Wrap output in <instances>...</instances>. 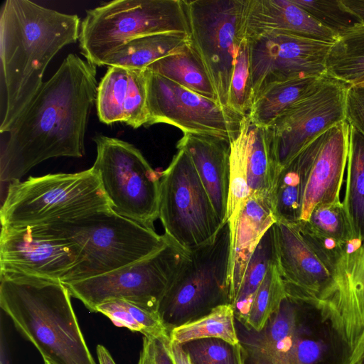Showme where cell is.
Returning a JSON list of instances; mask_svg holds the SVG:
<instances>
[{"instance_id": "obj_16", "label": "cell", "mask_w": 364, "mask_h": 364, "mask_svg": "<svg viewBox=\"0 0 364 364\" xmlns=\"http://www.w3.org/2000/svg\"><path fill=\"white\" fill-rule=\"evenodd\" d=\"M146 70V126L165 123L183 133L212 135L229 142L238 135L243 117L156 73Z\"/></svg>"}, {"instance_id": "obj_7", "label": "cell", "mask_w": 364, "mask_h": 364, "mask_svg": "<svg viewBox=\"0 0 364 364\" xmlns=\"http://www.w3.org/2000/svg\"><path fill=\"white\" fill-rule=\"evenodd\" d=\"M45 226L76 242L85 255V262L63 284L119 269L152 255L170 241L155 229L112 210Z\"/></svg>"}, {"instance_id": "obj_31", "label": "cell", "mask_w": 364, "mask_h": 364, "mask_svg": "<svg viewBox=\"0 0 364 364\" xmlns=\"http://www.w3.org/2000/svg\"><path fill=\"white\" fill-rule=\"evenodd\" d=\"M169 338L179 345L198 339L218 338L237 346L240 341L233 306L230 304L220 305L208 314L173 328Z\"/></svg>"}, {"instance_id": "obj_17", "label": "cell", "mask_w": 364, "mask_h": 364, "mask_svg": "<svg viewBox=\"0 0 364 364\" xmlns=\"http://www.w3.org/2000/svg\"><path fill=\"white\" fill-rule=\"evenodd\" d=\"M246 39L250 55L252 102L271 82L326 75V60L333 43L284 32Z\"/></svg>"}, {"instance_id": "obj_36", "label": "cell", "mask_w": 364, "mask_h": 364, "mask_svg": "<svg viewBox=\"0 0 364 364\" xmlns=\"http://www.w3.org/2000/svg\"><path fill=\"white\" fill-rule=\"evenodd\" d=\"M252 105V77L250 55L247 40L245 38L239 47L230 80L228 107L244 117Z\"/></svg>"}, {"instance_id": "obj_41", "label": "cell", "mask_w": 364, "mask_h": 364, "mask_svg": "<svg viewBox=\"0 0 364 364\" xmlns=\"http://www.w3.org/2000/svg\"><path fill=\"white\" fill-rule=\"evenodd\" d=\"M346 120L364 136V87L353 85L348 87Z\"/></svg>"}, {"instance_id": "obj_40", "label": "cell", "mask_w": 364, "mask_h": 364, "mask_svg": "<svg viewBox=\"0 0 364 364\" xmlns=\"http://www.w3.org/2000/svg\"><path fill=\"white\" fill-rule=\"evenodd\" d=\"M168 339L144 336L138 364H173L167 348Z\"/></svg>"}, {"instance_id": "obj_22", "label": "cell", "mask_w": 364, "mask_h": 364, "mask_svg": "<svg viewBox=\"0 0 364 364\" xmlns=\"http://www.w3.org/2000/svg\"><path fill=\"white\" fill-rule=\"evenodd\" d=\"M178 149L190 156L222 223L226 222L230 176V142L207 134L183 133Z\"/></svg>"}, {"instance_id": "obj_1", "label": "cell", "mask_w": 364, "mask_h": 364, "mask_svg": "<svg viewBox=\"0 0 364 364\" xmlns=\"http://www.w3.org/2000/svg\"><path fill=\"white\" fill-rule=\"evenodd\" d=\"M97 66L69 54L44 82L31 105L6 133L0 180L20 181L33 167L55 157H82L90 113L96 102Z\"/></svg>"}, {"instance_id": "obj_47", "label": "cell", "mask_w": 364, "mask_h": 364, "mask_svg": "<svg viewBox=\"0 0 364 364\" xmlns=\"http://www.w3.org/2000/svg\"><path fill=\"white\" fill-rule=\"evenodd\" d=\"M44 364H52V363L47 360H44Z\"/></svg>"}, {"instance_id": "obj_9", "label": "cell", "mask_w": 364, "mask_h": 364, "mask_svg": "<svg viewBox=\"0 0 364 364\" xmlns=\"http://www.w3.org/2000/svg\"><path fill=\"white\" fill-rule=\"evenodd\" d=\"M97 171L112 210L153 228L159 217L161 172L133 144L103 135L94 138Z\"/></svg>"}, {"instance_id": "obj_28", "label": "cell", "mask_w": 364, "mask_h": 364, "mask_svg": "<svg viewBox=\"0 0 364 364\" xmlns=\"http://www.w3.org/2000/svg\"><path fill=\"white\" fill-rule=\"evenodd\" d=\"M320 77H299L271 82L252 100L248 113L256 124L271 127L276 119L298 100Z\"/></svg>"}, {"instance_id": "obj_46", "label": "cell", "mask_w": 364, "mask_h": 364, "mask_svg": "<svg viewBox=\"0 0 364 364\" xmlns=\"http://www.w3.org/2000/svg\"><path fill=\"white\" fill-rule=\"evenodd\" d=\"M240 364H244L243 363V360H242V358L241 346H240Z\"/></svg>"}, {"instance_id": "obj_2", "label": "cell", "mask_w": 364, "mask_h": 364, "mask_svg": "<svg viewBox=\"0 0 364 364\" xmlns=\"http://www.w3.org/2000/svg\"><path fill=\"white\" fill-rule=\"evenodd\" d=\"M76 14L29 0H6L0 11L1 78L4 92L0 133L6 134L43 84L48 65L65 46L79 40Z\"/></svg>"}, {"instance_id": "obj_13", "label": "cell", "mask_w": 364, "mask_h": 364, "mask_svg": "<svg viewBox=\"0 0 364 364\" xmlns=\"http://www.w3.org/2000/svg\"><path fill=\"white\" fill-rule=\"evenodd\" d=\"M277 266L284 283L298 294L319 300L331 285L347 242L329 238L307 221L274 225Z\"/></svg>"}, {"instance_id": "obj_44", "label": "cell", "mask_w": 364, "mask_h": 364, "mask_svg": "<svg viewBox=\"0 0 364 364\" xmlns=\"http://www.w3.org/2000/svg\"><path fill=\"white\" fill-rule=\"evenodd\" d=\"M97 354L99 364H116L109 350L102 345H97Z\"/></svg>"}, {"instance_id": "obj_29", "label": "cell", "mask_w": 364, "mask_h": 364, "mask_svg": "<svg viewBox=\"0 0 364 364\" xmlns=\"http://www.w3.org/2000/svg\"><path fill=\"white\" fill-rule=\"evenodd\" d=\"M326 74L348 86L364 82V23L338 35L327 58Z\"/></svg>"}, {"instance_id": "obj_33", "label": "cell", "mask_w": 364, "mask_h": 364, "mask_svg": "<svg viewBox=\"0 0 364 364\" xmlns=\"http://www.w3.org/2000/svg\"><path fill=\"white\" fill-rule=\"evenodd\" d=\"M95 312L107 316L116 326L140 332L144 336L169 337V332L159 314L124 300H111L101 304Z\"/></svg>"}, {"instance_id": "obj_42", "label": "cell", "mask_w": 364, "mask_h": 364, "mask_svg": "<svg viewBox=\"0 0 364 364\" xmlns=\"http://www.w3.org/2000/svg\"><path fill=\"white\" fill-rule=\"evenodd\" d=\"M167 348L173 364H193L191 358L181 345L167 341Z\"/></svg>"}, {"instance_id": "obj_35", "label": "cell", "mask_w": 364, "mask_h": 364, "mask_svg": "<svg viewBox=\"0 0 364 364\" xmlns=\"http://www.w3.org/2000/svg\"><path fill=\"white\" fill-rule=\"evenodd\" d=\"M250 196L244 147L237 135L230 142V176L226 222L230 226L231 240L240 213Z\"/></svg>"}, {"instance_id": "obj_19", "label": "cell", "mask_w": 364, "mask_h": 364, "mask_svg": "<svg viewBox=\"0 0 364 364\" xmlns=\"http://www.w3.org/2000/svg\"><path fill=\"white\" fill-rule=\"evenodd\" d=\"M349 128L346 119L314 140L316 151L304 196L301 220H308L318 205L341 203L340 193L347 164Z\"/></svg>"}, {"instance_id": "obj_34", "label": "cell", "mask_w": 364, "mask_h": 364, "mask_svg": "<svg viewBox=\"0 0 364 364\" xmlns=\"http://www.w3.org/2000/svg\"><path fill=\"white\" fill-rule=\"evenodd\" d=\"M286 295L284 282L277 262L272 264L251 304L245 323L246 328L260 331L270 317L277 312Z\"/></svg>"}, {"instance_id": "obj_14", "label": "cell", "mask_w": 364, "mask_h": 364, "mask_svg": "<svg viewBox=\"0 0 364 364\" xmlns=\"http://www.w3.org/2000/svg\"><path fill=\"white\" fill-rule=\"evenodd\" d=\"M349 87L326 74L276 119L271 128L279 171L321 134L346 119Z\"/></svg>"}, {"instance_id": "obj_37", "label": "cell", "mask_w": 364, "mask_h": 364, "mask_svg": "<svg viewBox=\"0 0 364 364\" xmlns=\"http://www.w3.org/2000/svg\"><path fill=\"white\" fill-rule=\"evenodd\" d=\"M306 221L319 233L337 241L347 242L354 238L342 202L316 206Z\"/></svg>"}, {"instance_id": "obj_30", "label": "cell", "mask_w": 364, "mask_h": 364, "mask_svg": "<svg viewBox=\"0 0 364 364\" xmlns=\"http://www.w3.org/2000/svg\"><path fill=\"white\" fill-rule=\"evenodd\" d=\"M346 191L342 202L354 238L364 237V136L350 125Z\"/></svg>"}, {"instance_id": "obj_24", "label": "cell", "mask_w": 364, "mask_h": 364, "mask_svg": "<svg viewBox=\"0 0 364 364\" xmlns=\"http://www.w3.org/2000/svg\"><path fill=\"white\" fill-rule=\"evenodd\" d=\"M238 136L244 147L251 196L260 194L272 198L280 171L272 128L255 124L247 114L242 118Z\"/></svg>"}, {"instance_id": "obj_23", "label": "cell", "mask_w": 364, "mask_h": 364, "mask_svg": "<svg viewBox=\"0 0 364 364\" xmlns=\"http://www.w3.org/2000/svg\"><path fill=\"white\" fill-rule=\"evenodd\" d=\"M277 219L272 198L253 194L242 208L231 240L230 304L238 293L247 263L267 230Z\"/></svg>"}, {"instance_id": "obj_18", "label": "cell", "mask_w": 364, "mask_h": 364, "mask_svg": "<svg viewBox=\"0 0 364 364\" xmlns=\"http://www.w3.org/2000/svg\"><path fill=\"white\" fill-rule=\"evenodd\" d=\"M319 301L345 343L349 364H355L364 352V237L347 242Z\"/></svg>"}, {"instance_id": "obj_25", "label": "cell", "mask_w": 364, "mask_h": 364, "mask_svg": "<svg viewBox=\"0 0 364 364\" xmlns=\"http://www.w3.org/2000/svg\"><path fill=\"white\" fill-rule=\"evenodd\" d=\"M314 140L279 172L272 203L277 220H301L304 196L315 155Z\"/></svg>"}, {"instance_id": "obj_27", "label": "cell", "mask_w": 364, "mask_h": 364, "mask_svg": "<svg viewBox=\"0 0 364 364\" xmlns=\"http://www.w3.org/2000/svg\"><path fill=\"white\" fill-rule=\"evenodd\" d=\"M146 69L218 102L211 82L191 41L179 51L156 60Z\"/></svg>"}, {"instance_id": "obj_8", "label": "cell", "mask_w": 364, "mask_h": 364, "mask_svg": "<svg viewBox=\"0 0 364 364\" xmlns=\"http://www.w3.org/2000/svg\"><path fill=\"white\" fill-rule=\"evenodd\" d=\"M231 233L228 222L215 239L188 255L158 314L170 331L230 304Z\"/></svg>"}, {"instance_id": "obj_48", "label": "cell", "mask_w": 364, "mask_h": 364, "mask_svg": "<svg viewBox=\"0 0 364 364\" xmlns=\"http://www.w3.org/2000/svg\"><path fill=\"white\" fill-rule=\"evenodd\" d=\"M358 86H363V87H364V82H363V83H362V84L358 85Z\"/></svg>"}, {"instance_id": "obj_21", "label": "cell", "mask_w": 364, "mask_h": 364, "mask_svg": "<svg viewBox=\"0 0 364 364\" xmlns=\"http://www.w3.org/2000/svg\"><path fill=\"white\" fill-rule=\"evenodd\" d=\"M243 32L245 38L272 32L329 43H334L338 37L292 0H247Z\"/></svg>"}, {"instance_id": "obj_32", "label": "cell", "mask_w": 364, "mask_h": 364, "mask_svg": "<svg viewBox=\"0 0 364 364\" xmlns=\"http://www.w3.org/2000/svg\"><path fill=\"white\" fill-rule=\"evenodd\" d=\"M277 262L273 225L263 235L252 255L232 304L235 318L245 323L254 296L263 281L269 267Z\"/></svg>"}, {"instance_id": "obj_3", "label": "cell", "mask_w": 364, "mask_h": 364, "mask_svg": "<svg viewBox=\"0 0 364 364\" xmlns=\"http://www.w3.org/2000/svg\"><path fill=\"white\" fill-rule=\"evenodd\" d=\"M0 306L16 330L52 364H96L67 287L57 279L0 274Z\"/></svg>"}, {"instance_id": "obj_38", "label": "cell", "mask_w": 364, "mask_h": 364, "mask_svg": "<svg viewBox=\"0 0 364 364\" xmlns=\"http://www.w3.org/2000/svg\"><path fill=\"white\" fill-rule=\"evenodd\" d=\"M316 21L339 35L361 23L343 5L341 0H292Z\"/></svg>"}, {"instance_id": "obj_45", "label": "cell", "mask_w": 364, "mask_h": 364, "mask_svg": "<svg viewBox=\"0 0 364 364\" xmlns=\"http://www.w3.org/2000/svg\"><path fill=\"white\" fill-rule=\"evenodd\" d=\"M355 364H364V353Z\"/></svg>"}, {"instance_id": "obj_11", "label": "cell", "mask_w": 364, "mask_h": 364, "mask_svg": "<svg viewBox=\"0 0 364 364\" xmlns=\"http://www.w3.org/2000/svg\"><path fill=\"white\" fill-rule=\"evenodd\" d=\"M187 255L170 240L157 252L123 268L64 284L92 312L101 304L119 299L158 313Z\"/></svg>"}, {"instance_id": "obj_12", "label": "cell", "mask_w": 364, "mask_h": 364, "mask_svg": "<svg viewBox=\"0 0 364 364\" xmlns=\"http://www.w3.org/2000/svg\"><path fill=\"white\" fill-rule=\"evenodd\" d=\"M183 3L191 44L205 69L218 103L228 107L235 60L245 38L247 0H183Z\"/></svg>"}, {"instance_id": "obj_4", "label": "cell", "mask_w": 364, "mask_h": 364, "mask_svg": "<svg viewBox=\"0 0 364 364\" xmlns=\"http://www.w3.org/2000/svg\"><path fill=\"white\" fill-rule=\"evenodd\" d=\"M280 308L260 331L236 320L244 364H348L326 307L285 287Z\"/></svg>"}, {"instance_id": "obj_6", "label": "cell", "mask_w": 364, "mask_h": 364, "mask_svg": "<svg viewBox=\"0 0 364 364\" xmlns=\"http://www.w3.org/2000/svg\"><path fill=\"white\" fill-rule=\"evenodd\" d=\"M190 29L183 0H116L89 9L80 25V47L96 66L127 43L146 36Z\"/></svg>"}, {"instance_id": "obj_20", "label": "cell", "mask_w": 364, "mask_h": 364, "mask_svg": "<svg viewBox=\"0 0 364 364\" xmlns=\"http://www.w3.org/2000/svg\"><path fill=\"white\" fill-rule=\"evenodd\" d=\"M96 108L106 124L122 122L137 129L149 122L146 69L108 68L97 87Z\"/></svg>"}, {"instance_id": "obj_26", "label": "cell", "mask_w": 364, "mask_h": 364, "mask_svg": "<svg viewBox=\"0 0 364 364\" xmlns=\"http://www.w3.org/2000/svg\"><path fill=\"white\" fill-rule=\"evenodd\" d=\"M190 42L183 33H165L134 39L109 56L103 65L146 69L153 63L181 50Z\"/></svg>"}, {"instance_id": "obj_15", "label": "cell", "mask_w": 364, "mask_h": 364, "mask_svg": "<svg viewBox=\"0 0 364 364\" xmlns=\"http://www.w3.org/2000/svg\"><path fill=\"white\" fill-rule=\"evenodd\" d=\"M85 260L80 245L47 226H1L0 274L33 276L65 283Z\"/></svg>"}, {"instance_id": "obj_43", "label": "cell", "mask_w": 364, "mask_h": 364, "mask_svg": "<svg viewBox=\"0 0 364 364\" xmlns=\"http://www.w3.org/2000/svg\"><path fill=\"white\" fill-rule=\"evenodd\" d=\"M343 5L364 23V0H341Z\"/></svg>"}, {"instance_id": "obj_39", "label": "cell", "mask_w": 364, "mask_h": 364, "mask_svg": "<svg viewBox=\"0 0 364 364\" xmlns=\"http://www.w3.org/2000/svg\"><path fill=\"white\" fill-rule=\"evenodd\" d=\"M193 364H240V343L232 346L218 338H203L181 345Z\"/></svg>"}, {"instance_id": "obj_10", "label": "cell", "mask_w": 364, "mask_h": 364, "mask_svg": "<svg viewBox=\"0 0 364 364\" xmlns=\"http://www.w3.org/2000/svg\"><path fill=\"white\" fill-rule=\"evenodd\" d=\"M159 218L164 235L187 252L212 242L224 225L182 149L161 172Z\"/></svg>"}, {"instance_id": "obj_5", "label": "cell", "mask_w": 364, "mask_h": 364, "mask_svg": "<svg viewBox=\"0 0 364 364\" xmlns=\"http://www.w3.org/2000/svg\"><path fill=\"white\" fill-rule=\"evenodd\" d=\"M112 211L100 177L91 168L31 176L9 183L0 210L1 226L46 225Z\"/></svg>"}]
</instances>
